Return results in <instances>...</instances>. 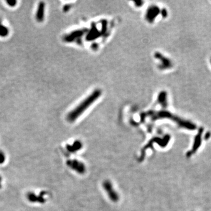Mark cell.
Listing matches in <instances>:
<instances>
[{"instance_id":"1","label":"cell","mask_w":211,"mask_h":211,"mask_svg":"<svg viewBox=\"0 0 211 211\" xmlns=\"http://www.w3.org/2000/svg\"><path fill=\"white\" fill-rule=\"evenodd\" d=\"M101 95L100 90H96L89 96H88L84 100H83L78 106L72 111L68 116V119L69 122H73L76 120L79 116H80L89 106L92 105L97 98Z\"/></svg>"},{"instance_id":"2","label":"cell","mask_w":211,"mask_h":211,"mask_svg":"<svg viewBox=\"0 0 211 211\" xmlns=\"http://www.w3.org/2000/svg\"><path fill=\"white\" fill-rule=\"evenodd\" d=\"M103 185L110 199L114 202L117 201L119 200V195L116 193V192L113 189L111 183L109 181H106L105 182H104Z\"/></svg>"},{"instance_id":"3","label":"cell","mask_w":211,"mask_h":211,"mask_svg":"<svg viewBox=\"0 0 211 211\" xmlns=\"http://www.w3.org/2000/svg\"><path fill=\"white\" fill-rule=\"evenodd\" d=\"M67 165L80 174H83L85 172V167L83 164L77 160H69L67 162Z\"/></svg>"},{"instance_id":"4","label":"cell","mask_w":211,"mask_h":211,"mask_svg":"<svg viewBox=\"0 0 211 211\" xmlns=\"http://www.w3.org/2000/svg\"><path fill=\"white\" fill-rule=\"evenodd\" d=\"M45 4L44 2H40L38 4L36 12V20L39 23H42L44 20L45 17Z\"/></svg>"},{"instance_id":"5","label":"cell","mask_w":211,"mask_h":211,"mask_svg":"<svg viewBox=\"0 0 211 211\" xmlns=\"http://www.w3.org/2000/svg\"><path fill=\"white\" fill-rule=\"evenodd\" d=\"M156 57L162 60V64H161V67L162 69H167V68H170L171 67H172V63H171V61L170 60H168V59L165 58V57L162 56L160 53H157L156 55Z\"/></svg>"},{"instance_id":"6","label":"cell","mask_w":211,"mask_h":211,"mask_svg":"<svg viewBox=\"0 0 211 211\" xmlns=\"http://www.w3.org/2000/svg\"><path fill=\"white\" fill-rule=\"evenodd\" d=\"M159 12V11L157 7H153L149 9L148 12L147 14V18L150 20V21L154 20L153 18L158 15Z\"/></svg>"},{"instance_id":"7","label":"cell","mask_w":211,"mask_h":211,"mask_svg":"<svg viewBox=\"0 0 211 211\" xmlns=\"http://www.w3.org/2000/svg\"><path fill=\"white\" fill-rule=\"evenodd\" d=\"M9 33V29L7 26L2 24V23L0 24V37L5 38L7 36Z\"/></svg>"},{"instance_id":"8","label":"cell","mask_w":211,"mask_h":211,"mask_svg":"<svg viewBox=\"0 0 211 211\" xmlns=\"http://www.w3.org/2000/svg\"><path fill=\"white\" fill-rule=\"evenodd\" d=\"M81 147V144L79 141H76L72 146H68V150L71 152H74L79 150Z\"/></svg>"},{"instance_id":"9","label":"cell","mask_w":211,"mask_h":211,"mask_svg":"<svg viewBox=\"0 0 211 211\" xmlns=\"http://www.w3.org/2000/svg\"><path fill=\"white\" fill-rule=\"evenodd\" d=\"M158 100L163 105H167V99H166V93L162 92L160 93L158 97Z\"/></svg>"},{"instance_id":"10","label":"cell","mask_w":211,"mask_h":211,"mask_svg":"<svg viewBox=\"0 0 211 211\" xmlns=\"http://www.w3.org/2000/svg\"><path fill=\"white\" fill-rule=\"evenodd\" d=\"M6 159V156L5 154L0 150V164H2L5 162Z\"/></svg>"},{"instance_id":"11","label":"cell","mask_w":211,"mask_h":211,"mask_svg":"<svg viewBox=\"0 0 211 211\" xmlns=\"http://www.w3.org/2000/svg\"><path fill=\"white\" fill-rule=\"evenodd\" d=\"M7 5L10 7H14L17 4V1L15 0H8L6 1Z\"/></svg>"},{"instance_id":"12","label":"cell","mask_w":211,"mask_h":211,"mask_svg":"<svg viewBox=\"0 0 211 211\" xmlns=\"http://www.w3.org/2000/svg\"><path fill=\"white\" fill-rule=\"evenodd\" d=\"M162 16H163L164 17H165L167 15V11H166V10H165V9H163V11H162Z\"/></svg>"}]
</instances>
